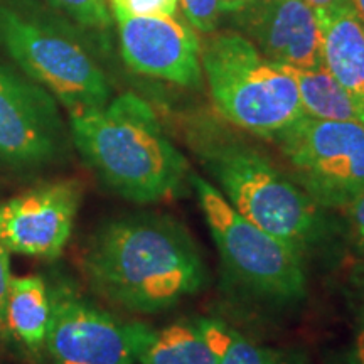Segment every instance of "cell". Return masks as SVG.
<instances>
[{
    "label": "cell",
    "mask_w": 364,
    "mask_h": 364,
    "mask_svg": "<svg viewBox=\"0 0 364 364\" xmlns=\"http://www.w3.org/2000/svg\"><path fill=\"white\" fill-rule=\"evenodd\" d=\"M236 19L270 61L299 70L322 66L317 16L306 0H253Z\"/></svg>",
    "instance_id": "12"
},
{
    "label": "cell",
    "mask_w": 364,
    "mask_h": 364,
    "mask_svg": "<svg viewBox=\"0 0 364 364\" xmlns=\"http://www.w3.org/2000/svg\"><path fill=\"white\" fill-rule=\"evenodd\" d=\"M51 314V295L41 277L11 280L4 324L27 349L38 353L44 348Z\"/></svg>",
    "instance_id": "14"
},
{
    "label": "cell",
    "mask_w": 364,
    "mask_h": 364,
    "mask_svg": "<svg viewBox=\"0 0 364 364\" xmlns=\"http://www.w3.org/2000/svg\"><path fill=\"white\" fill-rule=\"evenodd\" d=\"M76 24L90 29H107L112 22L108 0H48Z\"/></svg>",
    "instance_id": "18"
},
{
    "label": "cell",
    "mask_w": 364,
    "mask_h": 364,
    "mask_svg": "<svg viewBox=\"0 0 364 364\" xmlns=\"http://www.w3.org/2000/svg\"><path fill=\"white\" fill-rule=\"evenodd\" d=\"M198 326L209 349L218 358V364H295L287 354L255 344L220 321L201 318Z\"/></svg>",
    "instance_id": "17"
},
{
    "label": "cell",
    "mask_w": 364,
    "mask_h": 364,
    "mask_svg": "<svg viewBox=\"0 0 364 364\" xmlns=\"http://www.w3.org/2000/svg\"><path fill=\"white\" fill-rule=\"evenodd\" d=\"M11 267H9V252L0 245V326H4L6 318V304L11 287Z\"/></svg>",
    "instance_id": "22"
},
{
    "label": "cell",
    "mask_w": 364,
    "mask_h": 364,
    "mask_svg": "<svg viewBox=\"0 0 364 364\" xmlns=\"http://www.w3.org/2000/svg\"><path fill=\"white\" fill-rule=\"evenodd\" d=\"M306 4L316 14L329 12V11H336V9L351 6L349 0H306Z\"/></svg>",
    "instance_id": "23"
},
{
    "label": "cell",
    "mask_w": 364,
    "mask_h": 364,
    "mask_svg": "<svg viewBox=\"0 0 364 364\" xmlns=\"http://www.w3.org/2000/svg\"><path fill=\"white\" fill-rule=\"evenodd\" d=\"M63 144L65 129L53 95L0 66V162L43 166L59 156Z\"/></svg>",
    "instance_id": "10"
},
{
    "label": "cell",
    "mask_w": 364,
    "mask_h": 364,
    "mask_svg": "<svg viewBox=\"0 0 364 364\" xmlns=\"http://www.w3.org/2000/svg\"><path fill=\"white\" fill-rule=\"evenodd\" d=\"M191 186L220 253L228 280L248 299L268 306H292L307 294L302 255L241 216L215 184L191 172Z\"/></svg>",
    "instance_id": "5"
},
{
    "label": "cell",
    "mask_w": 364,
    "mask_h": 364,
    "mask_svg": "<svg viewBox=\"0 0 364 364\" xmlns=\"http://www.w3.org/2000/svg\"><path fill=\"white\" fill-rule=\"evenodd\" d=\"M71 132L95 174L132 203L166 201L191 186L188 159L166 135L154 108L134 93L73 113Z\"/></svg>",
    "instance_id": "2"
},
{
    "label": "cell",
    "mask_w": 364,
    "mask_h": 364,
    "mask_svg": "<svg viewBox=\"0 0 364 364\" xmlns=\"http://www.w3.org/2000/svg\"><path fill=\"white\" fill-rule=\"evenodd\" d=\"M292 179L324 209H346L364 191V125L304 113L272 136Z\"/></svg>",
    "instance_id": "7"
},
{
    "label": "cell",
    "mask_w": 364,
    "mask_h": 364,
    "mask_svg": "<svg viewBox=\"0 0 364 364\" xmlns=\"http://www.w3.org/2000/svg\"><path fill=\"white\" fill-rule=\"evenodd\" d=\"M186 19L199 33H215L220 19V0H179Z\"/></svg>",
    "instance_id": "20"
},
{
    "label": "cell",
    "mask_w": 364,
    "mask_h": 364,
    "mask_svg": "<svg viewBox=\"0 0 364 364\" xmlns=\"http://www.w3.org/2000/svg\"><path fill=\"white\" fill-rule=\"evenodd\" d=\"M346 213H348L353 238L359 248L364 250V191L346 208Z\"/></svg>",
    "instance_id": "21"
},
{
    "label": "cell",
    "mask_w": 364,
    "mask_h": 364,
    "mask_svg": "<svg viewBox=\"0 0 364 364\" xmlns=\"http://www.w3.org/2000/svg\"><path fill=\"white\" fill-rule=\"evenodd\" d=\"M191 149L241 216L302 255L322 238L321 209L267 154L213 124L191 129Z\"/></svg>",
    "instance_id": "3"
},
{
    "label": "cell",
    "mask_w": 364,
    "mask_h": 364,
    "mask_svg": "<svg viewBox=\"0 0 364 364\" xmlns=\"http://www.w3.org/2000/svg\"><path fill=\"white\" fill-rule=\"evenodd\" d=\"M201 63L213 105L231 125L272 139L304 115L292 75L263 56L247 36H211Z\"/></svg>",
    "instance_id": "4"
},
{
    "label": "cell",
    "mask_w": 364,
    "mask_h": 364,
    "mask_svg": "<svg viewBox=\"0 0 364 364\" xmlns=\"http://www.w3.org/2000/svg\"><path fill=\"white\" fill-rule=\"evenodd\" d=\"M253 0H220L221 11L226 12H238L243 7H247L252 4Z\"/></svg>",
    "instance_id": "25"
},
{
    "label": "cell",
    "mask_w": 364,
    "mask_h": 364,
    "mask_svg": "<svg viewBox=\"0 0 364 364\" xmlns=\"http://www.w3.org/2000/svg\"><path fill=\"white\" fill-rule=\"evenodd\" d=\"M284 68L297 83L306 115L332 122H358L364 125V105L339 85L324 66L314 70Z\"/></svg>",
    "instance_id": "15"
},
{
    "label": "cell",
    "mask_w": 364,
    "mask_h": 364,
    "mask_svg": "<svg viewBox=\"0 0 364 364\" xmlns=\"http://www.w3.org/2000/svg\"><path fill=\"white\" fill-rule=\"evenodd\" d=\"M349 4H351L354 12L358 14V17L363 21V24H364V0H349Z\"/></svg>",
    "instance_id": "26"
},
{
    "label": "cell",
    "mask_w": 364,
    "mask_h": 364,
    "mask_svg": "<svg viewBox=\"0 0 364 364\" xmlns=\"http://www.w3.org/2000/svg\"><path fill=\"white\" fill-rule=\"evenodd\" d=\"M322 66L364 105V24L351 6L316 14Z\"/></svg>",
    "instance_id": "13"
},
{
    "label": "cell",
    "mask_w": 364,
    "mask_h": 364,
    "mask_svg": "<svg viewBox=\"0 0 364 364\" xmlns=\"http://www.w3.org/2000/svg\"><path fill=\"white\" fill-rule=\"evenodd\" d=\"M115 19L122 58L132 71L184 88L201 85L203 44L186 22L174 16Z\"/></svg>",
    "instance_id": "11"
},
{
    "label": "cell",
    "mask_w": 364,
    "mask_h": 364,
    "mask_svg": "<svg viewBox=\"0 0 364 364\" xmlns=\"http://www.w3.org/2000/svg\"><path fill=\"white\" fill-rule=\"evenodd\" d=\"M83 186L44 182L0 203V245L19 255L58 258L73 233Z\"/></svg>",
    "instance_id": "9"
},
{
    "label": "cell",
    "mask_w": 364,
    "mask_h": 364,
    "mask_svg": "<svg viewBox=\"0 0 364 364\" xmlns=\"http://www.w3.org/2000/svg\"><path fill=\"white\" fill-rule=\"evenodd\" d=\"M353 364H364V324L359 331L356 343H354V349H353Z\"/></svg>",
    "instance_id": "24"
},
{
    "label": "cell",
    "mask_w": 364,
    "mask_h": 364,
    "mask_svg": "<svg viewBox=\"0 0 364 364\" xmlns=\"http://www.w3.org/2000/svg\"><path fill=\"white\" fill-rule=\"evenodd\" d=\"M139 361L142 364H218L198 324L167 326L150 332Z\"/></svg>",
    "instance_id": "16"
},
{
    "label": "cell",
    "mask_w": 364,
    "mask_h": 364,
    "mask_svg": "<svg viewBox=\"0 0 364 364\" xmlns=\"http://www.w3.org/2000/svg\"><path fill=\"white\" fill-rule=\"evenodd\" d=\"M48 346L56 364H134L150 332L140 322H122L83 300L61 292L51 297Z\"/></svg>",
    "instance_id": "8"
},
{
    "label": "cell",
    "mask_w": 364,
    "mask_h": 364,
    "mask_svg": "<svg viewBox=\"0 0 364 364\" xmlns=\"http://www.w3.org/2000/svg\"><path fill=\"white\" fill-rule=\"evenodd\" d=\"M113 14L125 17L174 16L179 0H108Z\"/></svg>",
    "instance_id": "19"
},
{
    "label": "cell",
    "mask_w": 364,
    "mask_h": 364,
    "mask_svg": "<svg viewBox=\"0 0 364 364\" xmlns=\"http://www.w3.org/2000/svg\"><path fill=\"white\" fill-rule=\"evenodd\" d=\"M0 44L71 115L103 108L110 102L107 75L83 41L66 27L0 7Z\"/></svg>",
    "instance_id": "6"
},
{
    "label": "cell",
    "mask_w": 364,
    "mask_h": 364,
    "mask_svg": "<svg viewBox=\"0 0 364 364\" xmlns=\"http://www.w3.org/2000/svg\"><path fill=\"white\" fill-rule=\"evenodd\" d=\"M97 294L132 312L166 311L203 289V255L174 218L140 213L105 223L83 253Z\"/></svg>",
    "instance_id": "1"
}]
</instances>
